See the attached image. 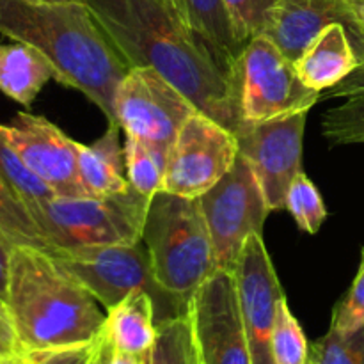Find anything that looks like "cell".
Masks as SVG:
<instances>
[{"mask_svg": "<svg viewBox=\"0 0 364 364\" xmlns=\"http://www.w3.org/2000/svg\"><path fill=\"white\" fill-rule=\"evenodd\" d=\"M52 78V64L34 46L0 43V91L7 98L28 109Z\"/></svg>", "mask_w": 364, "mask_h": 364, "instance_id": "cell-18", "label": "cell"}, {"mask_svg": "<svg viewBox=\"0 0 364 364\" xmlns=\"http://www.w3.org/2000/svg\"><path fill=\"white\" fill-rule=\"evenodd\" d=\"M364 326V249L358 276L350 290L336 304L329 329L340 334H350Z\"/></svg>", "mask_w": 364, "mask_h": 364, "instance_id": "cell-30", "label": "cell"}, {"mask_svg": "<svg viewBox=\"0 0 364 364\" xmlns=\"http://www.w3.org/2000/svg\"><path fill=\"white\" fill-rule=\"evenodd\" d=\"M100 306L52 252L14 247L6 308L20 352L96 340L107 326Z\"/></svg>", "mask_w": 364, "mask_h": 364, "instance_id": "cell-3", "label": "cell"}, {"mask_svg": "<svg viewBox=\"0 0 364 364\" xmlns=\"http://www.w3.org/2000/svg\"><path fill=\"white\" fill-rule=\"evenodd\" d=\"M284 210H288L297 226L309 235L318 233L323 220L327 219V210L322 196L304 171L299 173L294 183L290 185Z\"/></svg>", "mask_w": 364, "mask_h": 364, "instance_id": "cell-26", "label": "cell"}, {"mask_svg": "<svg viewBox=\"0 0 364 364\" xmlns=\"http://www.w3.org/2000/svg\"><path fill=\"white\" fill-rule=\"evenodd\" d=\"M18 347L13 343V341L7 340L2 333H0V355H9V354H16Z\"/></svg>", "mask_w": 364, "mask_h": 364, "instance_id": "cell-37", "label": "cell"}, {"mask_svg": "<svg viewBox=\"0 0 364 364\" xmlns=\"http://www.w3.org/2000/svg\"><path fill=\"white\" fill-rule=\"evenodd\" d=\"M359 63L347 28L334 23L320 32L294 64L308 87L323 92L347 78Z\"/></svg>", "mask_w": 364, "mask_h": 364, "instance_id": "cell-16", "label": "cell"}, {"mask_svg": "<svg viewBox=\"0 0 364 364\" xmlns=\"http://www.w3.org/2000/svg\"><path fill=\"white\" fill-rule=\"evenodd\" d=\"M235 279L252 364H274V322L277 304L287 295L277 279L262 235L247 238L235 270Z\"/></svg>", "mask_w": 364, "mask_h": 364, "instance_id": "cell-14", "label": "cell"}, {"mask_svg": "<svg viewBox=\"0 0 364 364\" xmlns=\"http://www.w3.org/2000/svg\"><path fill=\"white\" fill-rule=\"evenodd\" d=\"M201 364H252L235 274L215 270L187 302Z\"/></svg>", "mask_w": 364, "mask_h": 364, "instance_id": "cell-12", "label": "cell"}, {"mask_svg": "<svg viewBox=\"0 0 364 364\" xmlns=\"http://www.w3.org/2000/svg\"><path fill=\"white\" fill-rule=\"evenodd\" d=\"M0 34L34 46L59 84L84 92L116 123V92L132 66L87 4L0 0Z\"/></svg>", "mask_w": 364, "mask_h": 364, "instance_id": "cell-2", "label": "cell"}, {"mask_svg": "<svg viewBox=\"0 0 364 364\" xmlns=\"http://www.w3.org/2000/svg\"><path fill=\"white\" fill-rule=\"evenodd\" d=\"M0 176L6 180V183L13 188L14 194L25 203L28 210L55 196L52 188L43 183L18 156L4 134L2 124H0Z\"/></svg>", "mask_w": 364, "mask_h": 364, "instance_id": "cell-24", "label": "cell"}, {"mask_svg": "<svg viewBox=\"0 0 364 364\" xmlns=\"http://www.w3.org/2000/svg\"><path fill=\"white\" fill-rule=\"evenodd\" d=\"M98 340L100 336L92 341H84V343L21 352V354L27 364H91L96 348H98Z\"/></svg>", "mask_w": 364, "mask_h": 364, "instance_id": "cell-31", "label": "cell"}, {"mask_svg": "<svg viewBox=\"0 0 364 364\" xmlns=\"http://www.w3.org/2000/svg\"><path fill=\"white\" fill-rule=\"evenodd\" d=\"M185 23L238 71L245 45L238 39L224 0H173Z\"/></svg>", "mask_w": 364, "mask_h": 364, "instance_id": "cell-19", "label": "cell"}, {"mask_svg": "<svg viewBox=\"0 0 364 364\" xmlns=\"http://www.w3.org/2000/svg\"><path fill=\"white\" fill-rule=\"evenodd\" d=\"M119 130V124L109 123L105 134L92 144L78 146V180L87 196L102 198L130 188Z\"/></svg>", "mask_w": 364, "mask_h": 364, "instance_id": "cell-17", "label": "cell"}, {"mask_svg": "<svg viewBox=\"0 0 364 364\" xmlns=\"http://www.w3.org/2000/svg\"><path fill=\"white\" fill-rule=\"evenodd\" d=\"M110 364H142V355L127 354V352H119L114 348Z\"/></svg>", "mask_w": 364, "mask_h": 364, "instance_id": "cell-36", "label": "cell"}, {"mask_svg": "<svg viewBox=\"0 0 364 364\" xmlns=\"http://www.w3.org/2000/svg\"><path fill=\"white\" fill-rule=\"evenodd\" d=\"M358 14H359V18H361V23H363V27H364V2L358 7Z\"/></svg>", "mask_w": 364, "mask_h": 364, "instance_id": "cell-40", "label": "cell"}, {"mask_svg": "<svg viewBox=\"0 0 364 364\" xmlns=\"http://www.w3.org/2000/svg\"><path fill=\"white\" fill-rule=\"evenodd\" d=\"M279 0H224L238 39L247 45L259 36Z\"/></svg>", "mask_w": 364, "mask_h": 364, "instance_id": "cell-29", "label": "cell"}, {"mask_svg": "<svg viewBox=\"0 0 364 364\" xmlns=\"http://www.w3.org/2000/svg\"><path fill=\"white\" fill-rule=\"evenodd\" d=\"M60 265L77 277L92 297L109 311L132 291H148L155 308L162 306L167 318L187 311V306L162 290L155 281L144 242L134 245H102L57 251Z\"/></svg>", "mask_w": 364, "mask_h": 364, "instance_id": "cell-6", "label": "cell"}, {"mask_svg": "<svg viewBox=\"0 0 364 364\" xmlns=\"http://www.w3.org/2000/svg\"><path fill=\"white\" fill-rule=\"evenodd\" d=\"M334 23L347 28L359 60H364V27L348 0H279L259 36L295 63L313 39Z\"/></svg>", "mask_w": 364, "mask_h": 364, "instance_id": "cell-15", "label": "cell"}, {"mask_svg": "<svg viewBox=\"0 0 364 364\" xmlns=\"http://www.w3.org/2000/svg\"><path fill=\"white\" fill-rule=\"evenodd\" d=\"M309 358L318 364H364V326L350 334L329 329L311 345Z\"/></svg>", "mask_w": 364, "mask_h": 364, "instance_id": "cell-28", "label": "cell"}, {"mask_svg": "<svg viewBox=\"0 0 364 364\" xmlns=\"http://www.w3.org/2000/svg\"><path fill=\"white\" fill-rule=\"evenodd\" d=\"M348 2H350V4H352V6H354V7H355V9H358V7H359V6H361V4L364 2V0H348Z\"/></svg>", "mask_w": 364, "mask_h": 364, "instance_id": "cell-41", "label": "cell"}, {"mask_svg": "<svg viewBox=\"0 0 364 364\" xmlns=\"http://www.w3.org/2000/svg\"><path fill=\"white\" fill-rule=\"evenodd\" d=\"M322 132L331 144H364V96L348 98L327 110Z\"/></svg>", "mask_w": 364, "mask_h": 364, "instance_id": "cell-27", "label": "cell"}, {"mask_svg": "<svg viewBox=\"0 0 364 364\" xmlns=\"http://www.w3.org/2000/svg\"><path fill=\"white\" fill-rule=\"evenodd\" d=\"M34 4H85V0H27Z\"/></svg>", "mask_w": 364, "mask_h": 364, "instance_id": "cell-39", "label": "cell"}, {"mask_svg": "<svg viewBox=\"0 0 364 364\" xmlns=\"http://www.w3.org/2000/svg\"><path fill=\"white\" fill-rule=\"evenodd\" d=\"M0 364H27V361L21 352H16V354L0 355Z\"/></svg>", "mask_w": 364, "mask_h": 364, "instance_id": "cell-38", "label": "cell"}, {"mask_svg": "<svg viewBox=\"0 0 364 364\" xmlns=\"http://www.w3.org/2000/svg\"><path fill=\"white\" fill-rule=\"evenodd\" d=\"M237 156V135L198 110L171 146L160 192L199 199L226 176Z\"/></svg>", "mask_w": 364, "mask_h": 364, "instance_id": "cell-9", "label": "cell"}, {"mask_svg": "<svg viewBox=\"0 0 364 364\" xmlns=\"http://www.w3.org/2000/svg\"><path fill=\"white\" fill-rule=\"evenodd\" d=\"M199 364H201V361H199Z\"/></svg>", "mask_w": 364, "mask_h": 364, "instance_id": "cell-43", "label": "cell"}, {"mask_svg": "<svg viewBox=\"0 0 364 364\" xmlns=\"http://www.w3.org/2000/svg\"><path fill=\"white\" fill-rule=\"evenodd\" d=\"M212 238L217 267L235 274L242 249L252 235H263L270 208L247 160L238 153L233 167L199 198Z\"/></svg>", "mask_w": 364, "mask_h": 364, "instance_id": "cell-7", "label": "cell"}, {"mask_svg": "<svg viewBox=\"0 0 364 364\" xmlns=\"http://www.w3.org/2000/svg\"><path fill=\"white\" fill-rule=\"evenodd\" d=\"M142 364H199L187 311L156 322V336L142 354Z\"/></svg>", "mask_w": 364, "mask_h": 364, "instance_id": "cell-21", "label": "cell"}, {"mask_svg": "<svg viewBox=\"0 0 364 364\" xmlns=\"http://www.w3.org/2000/svg\"><path fill=\"white\" fill-rule=\"evenodd\" d=\"M308 112L267 121H242L235 132L238 153L247 160L270 212L287 208V196L302 173V141Z\"/></svg>", "mask_w": 364, "mask_h": 364, "instance_id": "cell-11", "label": "cell"}, {"mask_svg": "<svg viewBox=\"0 0 364 364\" xmlns=\"http://www.w3.org/2000/svg\"><path fill=\"white\" fill-rule=\"evenodd\" d=\"M107 327L116 350L142 355L156 336L155 299L148 291H132L107 311Z\"/></svg>", "mask_w": 364, "mask_h": 364, "instance_id": "cell-20", "label": "cell"}, {"mask_svg": "<svg viewBox=\"0 0 364 364\" xmlns=\"http://www.w3.org/2000/svg\"><path fill=\"white\" fill-rule=\"evenodd\" d=\"M16 245L0 231V301L6 304L7 283H9V269H11V256Z\"/></svg>", "mask_w": 364, "mask_h": 364, "instance_id": "cell-33", "label": "cell"}, {"mask_svg": "<svg viewBox=\"0 0 364 364\" xmlns=\"http://www.w3.org/2000/svg\"><path fill=\"white\" fill-rule=\"evenodd\" d=\"M149 201L151 199L130 187L127 192L102 198L53 196L28 212L57 252L137 244L142 240Z\"/></svg>", "mask_w": 364, "mask_h": 364, "instance_id": "cell-5", "label": "cell"}, {"mask_svg": "<svg viewBox=\"0 0 364 364\" xmlns=\"http://www.w3.org/2000/svg\"><path fill=\"white\" fill-rule=\"evenodd\" d=\"M0 231L14 245L36 247L46 252H55L25 203L13 192V188L0 176Z\"/></svg>", "mask_w": 364, "mask_h": 364, "instance_id": "cell-23", "label": "cell"}, {"mask_svg": "<svg viewBox=\"0 0 364 364\" xmlns=\"http://www.w3.org/2000/svg\"><path fill=\"white\" fill-rule=\"evenodd\" d=\"M7 141L25 166L48 185L55 196H87L78 180V146L59 127L43 116L18 112L9 124H2Z\"/></svg>", "mask_w": 364, "mask_h": 364, "instance_id": "cell-13", "label": "cell"}, {"mask_svg": "<svg viewBox=\"0 0 364 364\" xmlns=\"http://www.w3.org/2000/svg\"><path fill=\"white\" fill-rule=\"evenodd\" d=\"M142 242L159 287L185 306L219 270L199 199L156 192L146 213Z\"/></svg>", "mask_w": 364, "mask_h": 364, "instance_id": "cell-4", "label": "cell"}, {"mask_svg": "<svg viewBox=\"0 0 364 364\" xmlns=\"http://www.w3.org/2000/svg\"><path fill=\"white\" fill-rule=\"evenodd\" d=\"M194 105L153 68H130L116 92V123L124 135L169 151Z\"/></svg>", "mask_w": 364, "mask_h": 364, "instance_id": "cell-10", "label": "cell"}, {"mask_svg": "<svg viewBox=\"0 0 364 364\" xmlns=\"http://www.w3.org/2000/svg\"><path fill=\"white\" fill-rule=\"evenodd\" d=\"M274 364H306L309 361V345L301 323L291 313L287 297L277 304L272 331Z\"/></svg>", "mask_w": 364, "mask_h": 364, "instance_id": "cell-25", "label": "cell"}, {"mask_svg": "<svg viewBox=\"0 0 364 364\" xmlns=\"http://www.w3.org/2000/svg\"><path fill=\"white\" fill-rule=\"evenodd\" d=\"M132 68H153L199 112L237 132L238 71L181 18L173 0H85Z\"/></svg>", "mask_w": 364, "mask_h": 364, "instance_id": "cell-1", "label": "cell"}, {"mask_svg": "<svg viewBox=\"0 0 364 364\" xmlns=\"http://www.w3.org/2000/svg\"><path fill=\"white\" fill-rule=\"evenodd\" d=\"M0 333H2L7 340L13 341V343L18 347L16 338H14L13 326H11V320H9V313H7L6 304H4L2 301H0ZM18 350H20V348H18Z\"/></svg>", "mask_w": 364, "mask_h": 364, "instance_id": "cell-35", "label": "cell"}, {"mask_svg": "<svg viewBox=\"0 0 364 364\" xmlns=\"http://www.w3.org/2000/svg\"><path fill=\"white\" fill-rule=\"evenodd\" d=\"M114 354V343L112 338H110L109 327H103L102 334H100L98 340V348H96V354L92 358L91 364H110V359H112Z\"/></svg>", "mask_w": 364, "mask_h": 364, "instance_id": "cell-34", "label": "cell"}, {"mask_svg": "<svg viewBox=\"0 0 364 364\" xmlns=\"http://www.w3.org/2000/svg\"><path fill=\"white\" fill-rule=\"evenodd\" d=\"M306 364H318V363H316V361H315V359H311V358H309V361H308V363H306Z\"/></svg>", "mask_w": 364, "mask_h": 364, "instance_id": "cell-42", "label": "cell"}, {"mask_svg": "<svg viewBox=\"0 0 364 364\" xmlns=\"http://www.w3.org/2000/svg\"><path fill=\"white\" fill-rule=\"evenodd\" d=\"M240 110L244 121H267L308 112L322 100L299 77L295 64L265 36L245 45L238 63Z\"/></svg>", "mask_w": 364, "mask_h": 364, "instance_id": "cell-8", "label": "cell"}, {"mask_svg": "<svg viewBox=\"0 0 364 364\" xmlns=\"http://www.w3.org/2000/svg\"><path fill=\"white\" fill-rule=\"evenodd\" d=\"M355 96H364V60H361L359 66L347 78H343L340 84L322 92V100H348L355 98Z\"/></svg>", "mask_w": 364, "mask_h": 364, "instance_id": "cell-32", "label": "cell"}, {"mask_svg": "<svg viewBox=\"0 0 364 364\" xmlns=\"http://www.w3.org/2000/svg\"><path fill=\"white\" fill-rule=\"evenodd\" d=\"M123 151L128 183L142 196L151 199L162 188L169 151L130 135H127Z\"/></svg>", "mask_w": 364, "mask_h": 364, "instance_id": "cell-22", "label": "cell"}]
</instances>
